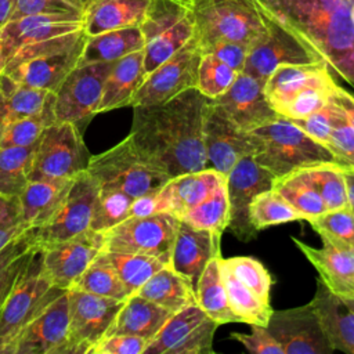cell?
I'll list each match as a JSON object with an SVG mask.
<instances>
[{"label":"cell","instance_id":"1","mask_svg":"<svg viewBox=\"0 0 354 354\" xmlns=\"http://www.w3.org/2000/svg\"><path fill=\"white\" fill-rule=\"evenodd\" d=\"M206 100L192 87L162 104L133 106L127 137L138 155L170 177L206 169L202 138Z\"/></svg>","mask_w":354,"mask_h":354},{"label":"cell","instance_id":"2","mask_svg":"<svg viewBox=\"0 0 354 354\" xmlns=\"http://www.w3.org/2000/svg\"><path fill=\"white\" fill-rule=\"evenodd\" d=\"M354 87V0H260Z\"/></svg>","mask_w":354,"mask_h":354},{"label":"cell","instance_id":"3","mask_svg":"<svg viewBox=\"0 0 354 354\" xmlns=\"http://www.w3.org/2000/svg\"><path fill=\"white\" fill-rule=\"evenodd\" d=\"M248 134L252 142V158L275 177L317 163L342 165L325 145L281 115Z\"/></svg>","mask_w":354,"mask_h":354},{"label":"cell","instance_id":"4","mask_svg":"<svg viewBox=\"0 0 354 354\" xmlns=\"http://www.w3.org/2000/svg\"><path fill=\"white\" fill-rule=\"evenodd\" d=\"M189 3L201 48L221 40L250 47L267 32L264 6L260 0H189Z\"/></svg>","mask_w":354,"mask_h":354},{"label":"cell","instance_id":"5","mask_svg":"<svg viewBox=\"0 0 354 354\" xmlns=\"http://www.w3.org/2000/svg\"><path fill=\"white\" fill-rule=\"evenodd\" d=\"M87 35L84 30L62 36L25 51L4 73L32 88L55 93L68 73L79 64Z\"/></svg>","mask_w":354,"mask_h":354},{"label":"cell","instance_id":"6","mask_svg":"<svg viewBox=\"0 0 354 354\" xmlns=\"http://www.w3.org/2000/svg\"><path fill=\"white\" fill-rule=\"evenodd\" d=\"M86 170L100 188L122 191L133 199L159 191L171 178L147 163L129 137L111 149L90 156Z\"/></svg>","mask_w":354,"mask_h":354},{"label":"cell","instance_id":"7","mask_svg":"<svg viewBox=\"0 0 354 354\" xmlns=\"http://www.w3.org/2000/svg\"><path fill=\"white\" fill-rule=\"evenodd\" d=\"M144 36V69L148 75L195 35L189 0H151L138 25Z\"/></svg>","mask_w":354,"mask_h":354},{"label":"cell","instance_id":"8","mask_svg":"<svg viewBox=\"0 0 354 354\" xmlns=\"http://www.w3.org/2000/svg\"><path fill=\"white\" fill-rule=\"evenodd\" d=\"M65 292L54 286L46 275L37 246L0 311V354H4L7 346L29 321Z\"/></svg>","mask_w":354,"mask_h":354},{"label":"cell","instance_id":"9","mask_svg":"<svg viewBox=\"0 0 354 354\" xmlns=\"http://www.w3.org/2000/svg\"><path fill=\"white\" fill-rule=\"evenodd\" d=\"M264 12L267 32L249 47L242 72L266 82L270 73L283 64L325 62L297 32L266 6Z\"/></svg>","mask_w":354,"mask_h":354},{"label":"cell","instance_id":"10","mask_svg":"<svg viewBox=\"0 0 354 354\" xmlns=\"http://www.w3.org/2000/svg\"><path fill=\"white\" fill-rule=\"evenodd\" d=\"M178 224L170 213L127 217L104 232V250L153 256L170 264Z\"/></svg>","mask_w":354,"mask_h":354},{"label":"cell","instance_id":"11","mask_svg":"<svg viewBox=\"0 0 354 354\" xmlns=\"http://www.w3.org/2000/svg\"><path fill=\"white\" fill-rule=\"evenodd\" d=\"M90 156L72 122H54L40 134L29 180L73 178L87 169Z\"/></svg>","mask_w":354,"mask_h":354},{"label":"cell","instance_id":"12","mask_svg":"<svg viewBox=\"0 0 354 354\" xmlns=\"http://www.w3.org/2000/svg\"><path fill=\"white\" fill-rule=\"evenodd\" d=\"M201 57L202 48L194 35L181 48L145 76L130 105L162 104L188 88L196 87Z\"/></svg>","mask_w":354,"mask_h":354},{"label":"cell","instance_id":"13","mask_svg":"<svg viewBox=\"0 0 354 354\" xmlns=\"http://www.w3.org/2000/svg\"><path fill=\"white\" fill-rule=\"evenodd\" d=\"M69 328L66 354H91L106 335L124 300L68 289Z\"/></svg>","mask_w":354,"mask_h":354},{"label":"cell","instance_id":"14","mask_svg":"<svg viewBox=\"0 0 354 354\" xmlns=\"http://www.w3.org/2000/svg\"><path fill=\"white\" fill-rule=\"evenodd\" d=\"M216 324L198 303L170 315L142 354H213Z\"/></svg>","mask_w":354,"mask_h":354},{"label":"cell","instance_id":"15","mask_svg":"<svg viewBox=\"0 0 354 354\" xmlns=\"http://www.w3.org/2000/svg\"><path fill=\"white\" fill-rule=\"evenodd\" d=\"M275 176L254 162L252 155L241 158L225 174L228 196V225L227 228L242 242L257 236L252 225L249 206L256 195L272 188Z\"/></svg>","mask_w":354,"mask_h":354},{"label":"cell","instance_id":"16","mask_svg":"<svg viewBox=\"0 0 354 354\" xmlns=\"http://www.w3.org/2000/svg\"><path fill=\"white\" fill-rule=\"evenodd\" d=\"M98 185L87 170L80 171L59 209L40 227H32L39 248L69 239L90 228Z\"/></svg>","mask_w":354,"mask_h":354},{"label":"cell","instance_id":"17","mask_svg":"<svg viewBox=\"0 0 354 354\" xmlns=\"http://www.w3.org/2000/svg\"><path fill=\"white\" fill-rule=\"evenodd\" d=\"M112 65L113 61L76 65L54 93L55 122L76 123L97 113Z\"/></svg>","mask_w":354,"mask_h":354},{"label":"cell","instance_id":"18","mask_svg":"<svg viewBox=\"0 0 354 354\" xmlns=\"http://www.w3.org/2000/svg\"><path fill=\"white\" fill-rule=\"evenodd\" d=\"M102 250L104 232L88 228L69 239L40 248L41 266L54 286L68 290Z\"/></svg>","mask_w":354,"mask_h":354},{"label":"cell","instance_id":"19","mask_svg":"<svg viewBox=\"0 0 354 354\" xmlns=\"http://www.w3.org/2000/svg\"><path fill=\"white\" fill-rule=\"evenodd\" d=\"M69 328L68 290L29 321L4 354H66Z\"/></svg>","mask_w":354,"mask_h":354},{"label":"cell","instance_id":"20","mask_svg":"<svg viewBox=\"0 0 354 354\" xmlns=\"http://www.w3.org/2000/svg\"><path fill=\"white\" fill-rule=\"evenodd\" d=\"M84 30L83 14H33L8 21L0 29L4 65L14 54L50 40Z\"/></svg>","mask_w":354,"mask_h":354},{"label":"cell","instance_id":"21","mask_svg":"<svg viewBox=\"0 0 354 354\" xmlns=\"http://www.w3.org/2000/svg\"><path fill=\"white\" fill-rule=\"evenodd\" d=\"M267 329L282 346L283 354H330L335 351L311 303L288 310H272Z\"/></svg>","mask_w":354,"mask_h":354},{"label":"cell","instance_id":"22","mask_svg":"<svg viewBox=\"0 0 354 354\" xmlns=\"http://www.w3.org/2000/svg\"><path fill=\"white\" fill-rule=\"evenodd\" d=\"M202 138L210 167L224 176L241 158L252 155L248 131L239 129L210 98L203 108Z\"/></svg>","mask_w":354,"mask_h":354},{"label":"cell","instance_id":"23","mask_svg":"<svg viewBox=\"0 0 354 354\" xmlns=\"http://www.w3.org/2000/svg\"><path fill=\"white\" fill-rule=\"evenodd\" d=\"M264 83L245 72H239L232 84L218 97L212 98L223 112L243 131H250L274 122L279 115L270 106Z\"/></svg>","mask_w":354,"mask_h":354},{"label":"cell","instance_id":"24","mask_svg":"<svg viewBox=\"0 0 354 354\" xmlns=\"http://www.w3.org/2000/svg\"><path fill=\"white\" fill-rule=\"evenodd\" d=\"M225 178L213 167L171 177L153 194V213H170L181 220Z\"/></svg>","mask_w":354,"mask_h":354},{"label":"cell","instance_id":"25","mask_svg":"<svg viewBox=\"0 0 354 354\" xmlns=\"http://www.w3.org/2000/svg\"><path fill=\"white\" fill-rule=\"evenodd\" d=\"M220 236L210 231L198 230L180 220L170 266L173 270L187 277L196 288L198 279L207 263L220 253Z\"/></svg>","mask_w":354,"mask_h":354},{"label":"cell","instance_id":"26","mask_svg":"<svg viewBox=\"0 0 354 354\" xmlns=\"http://www.w3.org/2000/svg\"><path fill=\"white\" fill-rule=\"evenodd\" d=\"M310 303L333 350L354 354V310L347 300L318 279Z\"/></svg>","mask_w":354,"mask_h":354},{"label":"cell","instance_id":"27","mask_svg":"<svg viewBox=\"0 0 354 354\" xmlns=\"http://www.w3.org/2000/svg\"><path fill=\"white\" fill-rule=\"evenodd\" d=\"M292 241L315 267L326 288L344 299H354V249H342L328 242H322V248H313L293 236Z\"/></svg>","mask_w":354,"mask_h":354},{"label":"cell","instance_id":"28","mask_svg":"<svg viewBox=\"0 0 354 354\" xmlns=\"http://www.w3.org/2000/svg\"><path fill=\"white\" fill-rule=\"evenodd\" d=\"M145 76L144 48L113 61L104 83L97 113L130 105L133 95L144 82Z\"/></svg>","mask_w":354,"mask_h":354},{"label":"cell","instance_id":"29","mask_svg":"<svg viewBox=\"0 0 354 354\" xmlns=\"http://www.w3.org/2000/svg\"><path fill=\"white\" fill-rule=\"evenodd\" d=\"M171 314L167 308L133 293L124 300L106 335H131L149 342Z\"/></svg>","mask_w":354,"mask_h":354},{"label":"cell","instance_id":"30","mask_svg":"<svg viewBox=\"0 0 354 354\" xmlns=\"http://www.w3.org/2000/svg\"><path fill=\"white\" fill-rule=\"evenodd\" d=\"M151 0H90L84 11L87 36L138 26Z\"/></svg>","mask_w":354,"mask_h":354},{"label":"cell","instance_id":"31","mask_svg":"<svg viewBox=\"0 0 354 354\" xmlns=\"http://www.w3.org/2000/svg\"><path fill=\"white\" fill-rule=\"evenodd\" d=\"M73 178L29 180L19 195L22 214L29 228L43 225L54 216L66 198Z\"/></svg>","mask_w":354,"mask_h":354},{"label":"cell","instance_id":"32","mask_svg":"<svg viewBox=\"0 0 354 354\" xmlns=\"http://www.w3.org/2000/svg\"><path fill=\"white\" fill-rule=\"evenodd\" d=\"M54 101V93L28 87L7 73H0V127L21 118L51 111Z\"/></svg>","mask_w":354,"mask_h":354},{"label":"cell","instance_id":"33","mask_svg":"<svg viewBox=\"0 0 354 354\" xmlns=\"http://www.w3.org/2000/svg\"><path fill=\"white\" fill-rule=\"evenodd\" d=\"M136 293L171 313L196 303V292L192 282L173 270L170 264L156 271Z\"/></svg>","mask_w":354,"mask_h":354},{"label":"cell","instance_id":"34","mask_svg":"<svg viewBox=\"0 0 354 354\" xmlns=\"http://www.w3.org/2000/svg\"><path fill=\"white\" fill-rule=\"evenodd\" d=\"M326 68H329L326 62L283 64L277 66L264 83V94L270 106L279 115L288 101Z\"/></svg>","mask_w":354,"mask_h":354},{"label":"cell","instance_id":"35","mask_svg":"<svg viewBox=\"0 0 354 354\" xmlns=\"http://www.w3.org/2000/svg\"><path fill=\"white\" fill-rule=\"evenodd\" d=\"M140 26H129L87 36L79 64L116 61L130 53L144 48Z\"/></svg>","mask_w":354,"mask_h":354},{"label":"cell","instance_id":"36","mask_svg":"<svg viewBox=\"0 0 354 354\" xmlns=\"http://www.w3.org/2000/svg\"><path fill=\"white\" fill-rule=\"evenodd\" d=\"M221 259L217 256L207 263L195 288L196 303L218 325L239 322L227 300L221 277Z\"/></svg>","mask_w":354,"mask_h":354},{"label":"cell","instance_id":"37","mask_svg":"<svg viewBox=\"0 0 354 354\" xmlns=\"http://www.w3.org/2000/svg\"><path fill=\"white\" fill-rule=\"evenodd\" d=\"M221 277L227 293L228 304L239 322L249 325L267 326L271 317V304L264 303L256 293L248 288L234 272L224 264L221 259Z\"/></svg>","mask_w":354,"mask_h":354},{"label":"cell","instance_id":"38","mask_svg":"<svg viewBox=\"0 0 354 354\" xmlns=\"http://www.w3.org/2000/svg\"><path fill=\"white\" fill-rule=\"evenodd\" d=\"M36 249L33 228H29L0 250V311Z\"/></svg>","mask_w":354,"mask_h":354},{"label":"cell","instance_id":"39","mask_svg":"<svg viewBox=\"0 0 354 354\" xmlns=\"http://www.w3.org/2000/svg\"><path fill=\"white\" fill-rule=\"evenodd\" d=\"M36 142L28 147L0 148V195L19 196L22 194L29 183Z\"/></svg>","mask_w":354,"mask_h":354},{"label":"cell","instance_id":"40","mask_svg":"<svg viewBox=\"0 0 354 354\" xmlns=\"http://www.w3.org/2000/svg\"><path fill=\"white\" fill-rule=\"evenodd\" d=\"M335 87L336 82L332 77L330 69L326 68L301 87L279 111V115L292 120L307 118L330 101Z\"/></svg>","mask_w":354,"mask_h":354},{"label":"cell","instance_id":"41","mask_svg":"<svg viewBox=\"0 0 354 354\" xmlns=\"http://www.w3.org/2000/svg\"><path fill=\"white\" fill-rule=\"evenodd\" d=\"M272 189L277 191L297 212H300L304 216V220L326 210L318 191L297 170L281 177H275Z\"/></svg>","mask_w":354,"mask_h":354},{"label":"cell","instance_id":"42","mask_svg":"<svg viewBox=\"0 0 354 354\" xmlns=\"http://www.w3.org/2000/svg\"><path fill=\"white\" fill-rule=\"evenodd\" d=\"M342 167L339 163H317L296 170L318 191L326 210H333L348 206Z\"/></svg>","mask_w":354,"mask_h":354},{"label":"cell","instance_id":"43","mask_svg":"<svg viewBox=\"0 0 354 354\" xmlns=\"http://www.w3.org/2000/svg\"><path fill=\"white\" fill-rule=\"evenodd\" d=\"M181 221L194 228L210 231L216 236L221 238L228 225V196L225 178L207 198L189 210L181 218Z\"/></svg>","mask_w":354,"mask_h":354},{"label":"cell","instance_id":"44","mask_svg":"<svg viewBox=\"0 0 354 354\" xmlns=\"http://www.w3.org/2000/svg\"><path fill=\"white\" fill-rule=\"evenodd\" d=\"M104 254L131 295L136 293L156 271L169 264L159 257L147 254L108 250H104Z\"/></svg>","mask_w":354,"mask_h":354},{"label":"cell","instance_id":"45","mask_svg":"<svg viewBox=\"0 0 354 354\" xmlns=\"http://www.w3.org/2000/svg\"><path fill=\"white\" fill-rule=\"evenodd\" d=\"M72 288L120 300H126L131 295L106 260L104 250L91 261Z\"/></svg>","mask_w":354,"mask_h":354},{"label":"cell","instance_id":"46","mask_svg":"<svg viewBox=\"0 0 354 354\" xmlns=\"http://www.w3.org/2000/svg\"><path fill=\"white\" fill-rule=\"evenodd\" d=\"M249 217L257 231L277 224L304 220V216L272 188L254 196L249 206Z\"/></svg>","mask_w":354,"mask_h":354},{"label":"cell","instance_id":"47","mask_svg":"<svg viewBox=\"0 0 354 354\" xmlns=\"http://www.w3.org/2000/svg\"><path fill=\"white\" fill-rule=\"evenodd\" d=\"M306 221L318 232L322 242L342 249H354V213L348 206L325 210Z\"/></svg>","mask_w":354,"mask_h":354},{"label":"cell","instance_id":"48","mask_svg":"<svg viewBox=\"0 0 354 354\" xmlns=\"http://www.w3.org/2000/svg\"><path fill=\"white\" fill-rule=\"evenodd\" d=\"M133 198L122 191L100 188L94 202L90 228L105 232L118 223L129 217V209Z\"/></svg>","mask_w":354,"mask_h":354},{"label":"cell","instance_id":"49","mask_svg":"<svg viewBox=\"0 0 354 354\" xmlns=\"http://www.w3.org/2000/svg\"><path fill=\"white\" fill-rule=\"evenodd\" d=\"M54 122V109L10 122L0 127V148L32 145L39 140L44 127Z\"/></svg>","mask_w":354,"mask_h":354},{"label":"cell","instance_id":"50","mask_svg":"<svg viewBox=\"0 0 354 354\" xmlns=\"http://www.w3.org/2000/svg\"><path fill=\"white\" fill-rule=\"evenodd\" d=\"M322 145H325L343 166L354 167V127L332 98L329 131Z\"/></svg>","mask_w":354,"mask_h":354},{"label":"cell","instance_id":"51","mask_svg":"<svg viewBox=\"0 0 354 354\" xmlns=\"http://www.w3.org/2000/svg\"><path fill=\"white\" fill-rule=\"evenodd\" d=\"M238 73L213 54H202L198 66L196 88L206 98H216L232 84Z\"/></svg>","mask_w":354,"mask_h":354},{"label":"cell","instance_id":"52","mask_svg":"<svg viewBox=\"0 0 354 354\" xmlns=\"http://www.w3.org/2000/svg\"><path fill=\"white\" fill-rule=\"evenodd\" d=\"M224 264L238 277L248 288H250L259 299L271 304L270 290L272 279L266 267L256 259L248 256H236L231 259H223Z\"/></svg>","mask_w":354,"mask_h":354},{"label":"cell","instance_id":"53","mask_svg":"<svg viewBox=\"0 0 354 354\" xmlns=\"http://www.w3.org/2000/svg\"><path fill=\"white\" fill-rule=\"evenodd\" d=\"M90 0H14L11 19L33 14H83Z\"/></svg>","mask_w":354,"mask_h":354},{"label":"cell","instance_id":"54","mask_svg":"<svg viewBox=\"0 0 354 354\" xmlns=\"http://www.w3.org/2000/svg\"><path fill=\"white\" fill-rule=\"evenodd\" d=\"M26 230L19 196L0 195V250Z\"/></svg>","mask_w":354,"mask_h":354},{"label":"cell","instance_id":"55","mask_svg":"<svg viewBox=\"0 0 354 354\" xmlns=\"http://www.w3.org/2000/svg\"><path fill=\"white\" fill-rule=\"evenodd\" d=\"M252 333L232 332L231 337L238 340L245 348L254 354H283L282 346L272 337L267 326L250 325Z\"/></svg>","mask_w":354,"mask_h":354},{"label":"cell","instance_id":"56","mask_svg":"<svg viewBox=\"0 0 354 354\" xmlns=\"http://www.w3.org/2000/svg\"><path fill=\"white\" fill-rule=\"evenodd\" d=\"M148 342L131 335H106L93 348L91 354H142Z\"/></svg>","mask_w":354,"mask_h":354},{"label":"cell","instance_id":"57","mask_svg":"<svg viewBox=\"0 0 354 354\" xmlns=\"http://www.w3.org/2000/svg\"><path fill=\"white\" fill-rule=\"evenodd\" d=\"M248 51H249L248 46L236 41H227V40L216 41L202 48V54H213L214 57L221 59L224 64H227L236 72H241L243 69Z\"/></svg>","mask_w":354,"mask_h":354},{"label":"cell","instance_id":"58","mask_svg":"<svg viewBox=\"0 0 354 354\" xmlns=\"http://www.w3.org/2000/svg\"><path fill=\"white\" fill-rule=\"evenodd\" d=\"M332 100L337 104V106L343 111L350 124L354 127V95L336 84L332 94Z\"/></svg>","mask_w":354,"mask_h":354},{"label":"cell","instance_id":"59","mask_svg":"<svg viewBox=\"0 0 354 354\" xmlns=\"http://www.w3.org/2000/svg\"><path fill=\"white\" fill-rule=\"evenodd\" d=\"M342 171H343V177H344V184H346L348 207L354 213V167L343 166Z\"/></svg>","mask_w":354,"mask_h":354},{"label":"cell","instance_id":"60","mask_svg":"<svg viewBox=\"0 0 354 354\" xmlns=\"http://www.w3.org/2000/svg\"><path fill=\"white\" fill-rule=\"evenodd\" d=\"M14 8V0H0V29L10 21Z\"/></svg>","mask_w":354,"mask_h":354},{"label":"cell","instance_id":"61","mask_svg":"<svg viewBox=\"0 0 354 354\" xmlns=\"http://www.w3.org/2000/svg\"><path fill=\"white\" fill-rule=\"evenodd\" d=\"M3 69H4V58L1 54V48H0V73L3 72Z\"/></svg>","mask_w":354,"mask_h":354},{"label":"cell","instance_id":"62","mask_svg":"<svg viewBox=\"0 0 354 354\" xmlns=\"http://www.w3.org/2000/svg\"><path fill=\"white\" fill-rule=\"evenodd\" d=\"M347 300V303L351 306V308L354 310V299H346Z\"/></svg>","mask_w":354,"mask_h":354},{"label":"cell","instance_id":"63","mask_svg":"<svg viewBox=\"0 0 354 354\" xmlns=\"http://www.w3.org/2000/svg\"><path fill=\"white\" fill-rule=\"evenodd\" d=\"M353 18H354V7H353Z\"/></svg>","mask_w":354,"mask_h":354}]
</instances>
